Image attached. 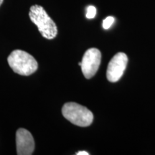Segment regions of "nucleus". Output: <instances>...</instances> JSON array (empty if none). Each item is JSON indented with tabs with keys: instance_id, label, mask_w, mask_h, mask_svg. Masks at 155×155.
Returning <instances> with one entry per match:
<instances>
[{
	"instance_id": "4",
	"label": "nucleus",
	"mask_w": 155,
	"mask_h": 155,
	"mask_svg": "<svg viewBox=\"0 0 155 155\" xmlns=\"http://www.w3.org/2000/svg\"><path fill=\"white\" fill-rule=\"evenodd\" d=\"M101 61V53L97 48H90L83 55L81 61V70L87 79L91 78L99 68Z\"/></svg>"
},
{
	"instance_id": "5",
	"label": "nucleus",
	"mask_w": 155,
	"mask_h": 155,
	"mask_svg": "<svg viewBox=\"0 0 155 155\" xmlns=\"http://www.w3.org/2000/svg\"><path fill=\"white\" fill-rule=\"evenodd\" d=\"M127 63L128 57L125 53H116L108 65L106 72L108 81L111 83L119 81L127 68Z\"/></svg>"
},
{
	"instance_id": "11",
	"label": "nucleus",
	"mask_w": 155,
	"mask_h": 155,
	"mask_svg": "<svg viewBox=\"0 0 155 155\" xmlns=\"http://www.w3.org/2000/svg\"><path fill=\"white\" fill-rule=\"evenodd\" d=\"M78 65L81 66V62H80V63H78Z\"/></svg>"
},
{
	"instance_id": "7",
	"label": "nucleus",
	"mask_w": 155,
	"mask_h": 155,
	"mask_svg": "<svg viewBox=\"0 0 155 155\" xmlns=\"http://www.w3.org/2000/svg\"><path fill=\"white\" fill-rule=\"evenodd\" d=\"M115 19L113 17H107L103 21V28L105 30H108L111 27V25L114 24Z\"/></svg>"
},
{
	"instance_id": "10",
	"label": "nucleus",
	"mask_w": 155,
	"mask_h": 155,
	"mask_svg": "<svg viewBox=\"0 0 155 155\" xmlns=\"http://www.w3.org/2000/svg\"><path fill=\"white\" fill-rule=\"evenodd\" d=\"M3 2V0H0V6H1Z\"/></svg>"
},
{
	"instance_id": "8",
	"label": "nucleus",
	"mask_w": 155,
	"mask_h": 155,
	"mask_svg": "<svg viewBox=\"0 0 155 155\" xmlns=\"http://www.w3.org/2000/svg\"><path fill=\"white\" fill-rule=\"evenodd\" d=\"M96 15V9L94 6H88L87 7L86 17L88 19H94Z\"/></svg>"
},
{
	"instance_id": "2",
	"label": "nucleus",
	"mask_w": 155,
	"mask_h": 155,
	"mask_svg": "<svg viewBox=\"0 0 155 155\" xmlns=\"http://www.w3.org/2000/svg\"><path fill=\"white\" fill-rule=\"evenodd\" d=\"M9 66L17 74L28 76L38 70V64L30 54L21 50H14L7 58Z\"/></svg>"
},
{
	"instance_id": "9",
	"label": "nucleus",
	"mask_w": 155,
	"mask_h": 155,
	"mask_svg": "<svg viewBox=\"0 0 155 155\" xmlns=\"http://www.w3.org/2000/svg\"><path fill=\"white\" fill-rule=\"evenodd\" d=\"M77 155H88L89 154L86 151H81V152H78L76 153Z\"/></svg>"
},
{
	"instance_id": "6",
	"label": "nucleus",
	"mask_w": 155,
	"mask_h": 155,
	"mask_svg": "<svg viewBox=\"0 0 155 155\" xmlns=\"http://www.w3.org/2000/svg\"><path fill=\"white\" fill-rule=\"evenodd\" d=\"M17 154L18 155L32 154L35 150V141L30 131L20 128L16 132Z\"/></svg>"
},
{
	"instance_id": "1",
	"label": "nucleus",
	"mask_w": 155,
	"mask_h": 155,
	"mask_svg": "<svg viewBox=\"0 0 155 155\" xmlns=\"http://www.w3.org/2000/svg\"><path fill=\"white\" fill-rule=\"evenodd\" d=\"M29 16L31 21L37 25L39 32L45 38L51 40L57 36L58 28L55 23L41 6H32Z\"/></svg>"
},
{
	"instance_id": "3",
	"label": "nucleus",
	"mask_w": 155,
	"mask_h": 155,
	"mask_svg": "<svg viewBox=\"0 0 155 155\" xmlns=\"http://www.w3.org/2000/svg\"><path fill=\"white\" fill-rule=\"evenodd\" d=\"M64 117L73 124L81 127H86L92 124L94 115L85 106L74 102L64 104L62 108Z\"/></svg>"
}]
</instances>
